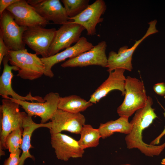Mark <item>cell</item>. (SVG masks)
I'll return each mask as SVG.
<instances>
[{
    "label": "cell",
    "mask_w": 165,
    "mask_h": 165,
    "mask_svg": "<svg viewBox=\"0 0 165 165\" xmlns=\"http://www.w3.org/2000/svg\"><path fill=\"white\" fill-rule=\"evenodd\" d=\"M125 71L124 69H118L109 72L108 78L91 95L89 101L92 103L96 104L110 92L114 90L120 91L122 95H124L126 79L124 75Z\"/></svg>",
    "instance_id": "17"
},
{
    "label": "cell",
    "mask_w": 165,
    "mask_h": 165,
    "mask_svg": "<svg viewBox=\"0 0 165 165\" xmlns=\"http://www.w3.org/2000/svg\"><path fill=\"white\" fill-rule=\"evenodd\" d=\"M153 100L148 96L145 105L138 109L130 121L133 129L125 138L127 148H138L145 155L148 156L159 155L165 148V142L158 146L148 144L142 140V132L157 117L154 109L152 108Z\"/></svg>",
    "instance_id": "1"
},
{
    "label": "cell",
    "mask_w": 165,
    "mask_h": 165,
    "mask_svg": "<svg viewBox=\"0 0 165 165\" xmlns=\"http://www.w3.org/2000/svg\"><path fill=\"white\" fill-rule=\"evenodd\" d=\"M80 134V138L78 142L82 150L96 147L99 144L100 139L101 137L98 129L93 128L90 124H85Z\"/></svg>",
    "instance_id": "21"
},
{
    "label": "cell",
    "mask_w": 165,
    "mask_h": 165,
    "mask_svg": "<svg viewBox=\"0 0 165 165\" xmlns=\"http://www.w3.org/2000/svg\"><path fill=\"white\" fill-rule=\"evenodd\" d=\"M121 165H132L130 164H122Z\"/></svg>",
    "instance_id": "32"
},
{
    "label": "cell",
    "mask_w": 165,
    "mask_h": 165,
    "mask_svg": "<svg viewBox=\"0 0 165 165\" xmlns=\"http://www.w3.org/2000/svg\"><path fill=\"white\" fill-rule=\"evenodd\" d=\"M164 98H165V95L164 96Z\"/></svg>",
    "instance_id": "33"
},
{
    "label": "cell",
    "mask_w": 165,
    "mask_h": 165,
    "mask_svg": "<svg viewBox=\"0 0 165 165\" xmlns=\"http://www.w3.org/2000/svg\"><path fill=\"white\" fill-rule=\"evenodd\" d=\"M107 9L103 0H96L78 15L70 18V20L83 27L86 30L87 34L93 36L96 33L97 25L103 21L101 16Z\"/></svg>",
    "instance_id": "12"
},
{
    "label": "cell",
    "mask_w": 165,
    "mask_h": 165,
    "mask_svg": "<svg viewBox=\"0 0 165 165\" xmlns=\"http://www.w3.org/2000/svg\"><path fill=\"white\" fill-rule=\"evenodd\" d=\"M27 28L19 25L12 15L7 10L0 15V32L10 50L18 51L26 49L23 36Z\"/></svg>",
    "instance_id": "7"
},
{
    "label": "cell",
    "mask_w": 165,
    "mask_h": 165,
    "mask_svg": "<svg viewBox=\"0 0 165 165\" xmlns=\"http://www.w3.org/2000/svg\"><path fill=\"white\" fill-rule=\"evenodd\" d=\"M70 18L78 15L89 5V0H61Z\"/></svg>",
    "instance_id": "24"
},
{
    "label": "cell",
    "mask_w": 165,
    "mask_h": 165,
    "mask_svg": "<svg viewBox=\"0 0 165 165\" xmlns=\"http://www.w3.org/2000/svg\"><path fill=\"white\" fill-rule=\"evenodd\" d=\"M21 152L10 153L9 158L5 160L3 165H19Z\"/></svg>",
    "instance_id": "26"
},
{
    "label": "cell",
    "mask_w": 165,
    "mask_h": 165,
    "mask_svg": "<svg viewBox=\"0 0 165 165\" xmlns=\"http://www.w3.org/2000/svg\"><path fill=\"white\" fill-rule=\"evenodd\" d=\"M107 45L105 41L99 42L89 50L68 59L62 63L63 68L83 67L98 65L107 68L108 58L106 54Z\"/></svg>",
    "instance_id": "8"
},
{
    "label": "cell",
    "mask_w": 165,
    "mask_h": 165,
    "mask_svg": "<svg viewBox=\"0 0 165 165\" xmlns=\"http://www.w3.org/2000/svg\"><path fill=\"white\" fill-rule=\"evenodd\" d=\"M50 134L51 145L58 159L67 161L71 158L82 157L84 150L81 148L78 141L61 133Z\"/></svg>",
    "instance_id": "14"
},
{
    "label": "cell",
    "mask_w": 165,
    "mask_h": 165,
    "mask_svg": "<svg viewBox=\"0 0 165 165\" xmlns=\"http://www.w3.org/2000/svg\"><path fill=\"white\" fill-rule=\"evenodd\" d=\"M129 118L120 116L116 120H111L105 123H101L98 128L101 138L105 139L115 132L128 134L133 129L132 124L129 122Z\"/></svg>",
    "instance_id": "19"
},
{
    "label": "cell",
    "mask_w": 165,
    "mask_h": 165,
    "mask_svg": "<svg viewBox=\"0 0 165 165\" xmlns=\"http://www.w3.org/2000/svg\"><path fill=\"white\" fill-rule=\"evenodd\" d=\"M94 46L87 41L86 37H82L74 45L62 52L52 56L41 58L45 66L44 75L50 78L53 77L54 74L51 69L54 65L67 58L70 59L75 57L89 50Z\"/></svg>",
    "instance_id": "15"
},
{
    "label": "cell",
    "mask_w": 165,
    "mask_h": 165,
    "mask_svg": "<svg viewBox=\"0 0 165 165\" xmlns=\"http://www.w3.org/2000/svg\"><path fill=\"white\" fill-rule=\"evenodd\" d=\"M27 2L41 17L48 21L62 24L70 20L59 0H28Z\"/></svg>",
    "instance_id": "13"
},
{
    "label": "cell",
    "mask_w": 165,
    "mask_h": 165,
    "mask_svg": "<svg viewBox=\"0 0 165 165\" xmlns=\"http://www.w3.org/2000/svg\"><path fill=\"white\" fill-rule=\"evenodd\" d=\"M157 22V20H155L148 23V28L143 36L140 39L136 41L135 44L130 48H128V46H127L120 47L118 51V53L125 58L132 59L134 51L141 42L148 36L158 32L156 27Z\"/></svg>",
    "instance_id": "23"
},
{
    "label": "cell",
    "mask_w": 165,
    "mask_h": 165,
    "mask_svg": "<svg viewBox=\"0 0 165 165\" xmlns=\"http://www.w3.org/2000/svg\"><path fill=\"white\" fill-rule=\"evenodd\" d=\"M9 49L5 44L2 33L0 32V66L4 57L8 54Z\"/></svg>",
    "instance_id": "27"
},
{
    "label": "cell",
    "mask_w": 165,
    "mask_h": 165,
    "mask_svg": "<svg viewBox=\"0 0 165 165\" xmlns=\"http://www.w3.org/2000/svg\"><path fill=\"white\" fill-rule=\"evenodd\" d=\"M8 55L4 57L2 63L3 69L0 77V95L3 98H6L11 96L12 98L22 101H30L31 102L36 101L38 102H44V98L38 96H33L30 92L25 96H22L16 93L13 89L12 86V80L13 76L12 70L18 71L19 68L14 66L9 65Z\"/></svg>",
    "instance_id": "16"
},
{
    "label": "cell",
    "mask_w": 165,
    "mask_h": 165,
    "mask_svg": "<svg viewBox=\"0 0 165 165\" xmlns=\"http://www.w3.org/2000/svg\"><path fill=\"white\" fill-rule=\"evenodd\" d=\"M56 31L55 28H46L41 26L28 27L23 34V40L37 55L48 57Z\"/></svg>",
    "instance_id": "5"
},
{
    "label": "cell",
    "mask_w": 165,
    "mask_h": 165,
    "mask_svg": "<svg viewBox=\"0 0 165 165\" xmlns=\"http://www.w3.org/2000/svg\"><path fill=\"white\" fill-rule=\"evenodd\" d=\"M84 30L85 28L82 26L72 21L62 24L57 30L55 38L49 50V57L54 55L61 50L68 48L72 44L77 43Z\"/></svg>",
    "instance_id": "9"
},
{
    "label": "cell",
    "mask_w": 165,
    "mask_h": 165,
    "mask_svg": "<svg viewBox=\"0 0 165 165\" xmlns=\"http://www.w3.org/2000/svg\"><path fill=\"white\" fill-rule=\"evenodd\" d=\"M124 88L125 97L117 111L120 116L129 118L145 105L148 96L143 81L135 77L126 78Z\"/></svg>",
    "instance_id": "3"
},
{
    "label": "cell",
    "mask_w": 165,
    "mask_h": 165,
    "mask_svg": "<svg viewBox=\"0 0 165 165\" xmlns=\"http://www.w3.org/2000/svg\"><path fill=\"white\" fill-rule=\"evenodd\" d=\"M13 16L20 26L30 27L41 26L45 27L49 21L41 17L27 1L18 0L6 9Z\"/></svg>",
    "instance_id": "10"
},
{
    "label": "cell",
    "mask_w": 165,
    "mask_h": 165,
    "mask_svg": "<svg viewBox=\"0 0 165 165\" xmlns=\"http://www.w3.org/2000/svg\"><path fill=\"white\" fill-rule=\"evenodd\" d=\"M162 107L164 109V112L163 113L164 116L165 118V109L163 107V106L160 104V103H159ZM165 134V127L164 128L162 133L160 134L155 139L152 141L150 143V144L153 145H156L160 143V140L162 137Z\"/></svg>",
    "instance_id": "30"
},
{
    "label": "cell",
    "mask_w": 165,
    "mask_h": 165,
    "mask_svg": "<svg viewBox=\"0 0 165 165\" xmlns=\"http://www.w3.org/2000/svg\"><path fill=\"white\" fill-rule=\"evenodd\" d=\"M60 97L58 93L50 92L44 97L45 101L44 102H30L13 99L9 97L6 98L18 103L29 116H38L41 119V123H45L51 120L58 109Z\"/></svg>",
    "instance_id": "6"
},
{
    "label": "cell",
    "mask_w": 165,
    "mask_h": 165,
    "mask_svg": "<svg viewBox=\"0 0 165 165\" xmlns=\"http://www.w3.org/2000/svg\"><path fill=\"white\" fill-rule=\"evenodd\" d=\"M161 163L162 164L165 165V158L163 159L162 160Z\"/></svg>",
    "instance_id": "31"
},
{
    "label": "cell",
    "mask_w": 165,
    "mask_h": 165,
    "mask_svg": "<svg viewBox=\"0 0 165 165\" xmlns=\"http://www.w3.org/2000/svg\"><path fill=\"white\" fill-rule=\"evenodd\" d=\"M132 60V59L124 57L116 52L111 51L108 57L107 71L109 72L116 69H122L131 71L133 69Z\"/></svg>",
    "instance_id": "22"
},
{
    "label": "cell",
    "mask_w": 165,
    "mask_h": 165,
    "mask_svg": "<svg viewBox=\"0 0 165 165\" xmlns=\"http://www.w3.org/2000/svg\"><path fill=\"white\" fill-rule=\"evenodd\" d=\"M93 105V103L75 95L61 97L58 109L72 113H80Z\"/></svg>",
    "instance_id": "20"
},
{
    "label": "cell",
    "mask_w": 165,
    "mask_h": 165,
    "mask_svg": "<svg viewBox=\"0 0 165 165\" xmlns=\"http://www.w3.org/2000/svg\"><path fill=\"white\" fill-rule=\"evenodd\" d=\"M50 133L57 134L63 131L80 134L85 124L86 119L80 113H72L58 109L51 119Z\"/></svg>",
    "instance_id": "11"
},
{
    "label": "cell",
    "mask_w": 165,
    "mask_h": 165,
    "mask_svg": "<svg viewBox=\"0 0 165 165\" xmlns=\"http://www.w3.org/2000/svg\"><path fill=\"white\" fill-rule=\"evenodd\" d=\"M8 55L11 65L19 69L17 76L32 80L44 75L45 65L36 53H29L25 49L18 51L10 50Z\"/></svg>",
    "instance_id": "2"
},
{
    "label": "cell",
    "mask_w": 165,
    "mask_h": 165,
    "mask_svg": "<svg viewBox=\"0 0 165 165\" xmlns=\"http://www.w3.org/2000/svg\"><path fill=\"white\" fill-rule=\"evenodd\" d=\"M154 92L157 94L163 96L165 95V83L163 82L158 83L153 86Z\"/></svg>",
    "instance_id": "28"
},
{
    "label": "cell",
    "mask_w": 165,
    "mask_h": 165,
    "mask_svg": "<svg viewBox=\"0 0 165 165\" xmlns=\"http://www.w3.org/2000/svg\"><path fill=\"white\" fill-rule=\"evenodd\" d=\"M22 128L13 131L7 136L5 141L6 149H8L10 153H16L21 152L22 142Z\"/></svg>",
    "instance_id": "25"
},
{
    "label": "cell",
    "mask_w": 165,
    "mask_h": 165,
    "mask_svg": "<svg viewBox=\"0 0 165 165\" xmlns=\"http://www.w3.org/2000/svg\"><path fill=\"white\" fill-rule=\"evenodd\" d=\"M0 106V155H5V143L8 135L13 131L22 128L23 119L25 113L20 112V105L9 98L2 100Z\"/></svg>",
    "instance_id": "4"
},
{
    "label": "cell",
    "mask_w": 165,
    "mask_h": 165,
    "mask_svg": "<svg viewBox=\"0 0 165 165\" xmlns=\"http://www.w3.org/2000/svg\"><path fill=\"white\" fill-rule=\"evenodd\" d=\"M51 127V121L45 123H37L33 121L32 117L29 116L25 112L22 125L23 130L21 149L22 152L20 157L19 165H24L25 160L28 158L34 159L33 156L29 152L31 146V137L34 131L41 127H46L50 129Z\"/></svg>",
    "instance_id": "18"
},
{
    "label": "cell",
    "mask_w": 165,
    "mask_h": 165,
    "mask_svg": "<svg viewBox=\"0 0 165 165\" xmlns=\"http://www.w3.org/2000/svg\"><path fill=\"white\" fill-rule=\"evenodd\" d=\"M18 0H0V15L9 6L18 1Z\"/></svg>",
    "instance_id": "29"
}]
</instances>
